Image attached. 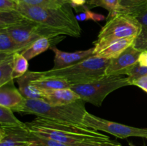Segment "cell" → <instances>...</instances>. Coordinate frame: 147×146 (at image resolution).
Returning <instances> with one entry per match:
<instances>
[{
	"label": "cell",
	"instance_id": "e0dca14e",
	"mask_svg": "<svg viewBox=\"0 0 147 146\" xmlns=\"http://www.w3.org/2000/svg\"><path fill=\"white\" fill-rule=\"evenodd\" d=\"M141 26L139 34L135 40L134 45L141 51L147 50V7L133 15Z\"/></svg>",
	"mask_w": 147,
	"mask_h": 146
},
{
	"label": "cell",
	"instance_id": "f1b7e54d",
	"mask_svg": "<svg viewBox=\"0 0 147 146\" xmlns=\"http://www.w3.org/2000/svg\"><path fill=\"white\" fill-rule=\"evenodd\" d=\"M126 75L128 76L129 82L135 80V79L139 78V77L147 75V67H142L137 63L131 70H129Z\"/></svg>",
	"mask_w": 147,
	"mask_h": 146
},
{
	"label": "cell",
	"instance_id": "d6986e66",
	"mask_svg": "<svg viewBox=\"0 0 147 146\" xmlns=\"http://www.w3.org/2000/svg\"><path fill=\"white\" fill-rule=\"evenodd\" d=\"M33 85L41 90H59V89L70 88L72 84L70 82L63 78L56 77H40L33 80Z\"/></svg>",
	"mask_w": 147,
	"mask_h": 146
},
{
	"label": "cell",
	"instance_id": "8992f818",
	"mask_svg": "<svg viewBox=\"0 0 147 146\" xmlns=\"http://www.w3.org/2000/svg\"><path fill=\"white\" fill-rule=\"evenodd\" d=\"M129 85L131 84L128 77H122L121 75H105L90 82L74 84L70 88L76 92L83 101L100 107L105 98L111 92Z\"/></svg>",
	"mask_w": 147,
	"mask_h": 146
},
{
	"label": "cell",
	"instance_id": "d590c367",
	"mask_svg": "<svg viewBox=\"0 0 147 146\" xmlns=\"http://www.w3.org/2000/svg\"><path fill=\"white\" fill-rule=\"evenodd\" d=\"M65 1H67V2H68V3H69V0H65Z\"/></svg>",
	"mask_w": 147,
	"mask_h": 146
},
{
	"label": "cell",
	"instance_id": "1f68e13d",
	"mask_svg": "<svg viewBox=\"0 0 147 146\" xmlns=\"http://www.w3.org/2000/svg\"><path fill=\"white\" fill-rule=\"evenodd\" d=\"M138 64L142 67H147V50L142 51L138 59Z\"/></svg>",
	"mask_w": 147,
	"mask_h": 146
},
{
	"label": "cell",
	"instance_id": "9a60e30c",
	"mask_svg": "<svg viewBox=\"0 0 147 146\" xmlns=\"http://www.w3.org/2000/svg\"><path fill=\"white\" fill-rule=\"evenodd\" d=\"M64 37L61 35L55 36V37H48V36L42 37L35 40L20 53L27 60H30L35 57L36 56L42 54L48 49H50L57 43L62 41Z\"/></svg>",
	"mask_w": 147,
	"mask_h": 146
},
{
	"label": "cell",
	"instance_id": "836d02e7",
	"mask_svg": "<svg viewBox=\"0 0 147 146\" xmlns=\"http://www.w3.org/2000/svg\"><path fill=\"white\" fill-rule=\"evenodd\" d=\"M115 143V142H114ZM111 144V143H109ZM109 144H106V145H102V144H98V143H81V144H79L78 146H108V145Z\"/></svg>",
	"mask_w": 147,
	"mask_h": 146
},
{
	"label": "cell",
	"instance_id": "ba28073f",
	"mask_svg": "<svg viewBox=\"0 0 147 146\" xmlns=\"http://www.w3.org/2000/svg\"><path fill=\"white\" fill-rule=\"evenodd\" d=\"M6 29L22 51L40 37L59 36L55 31L29 19L23 22Z\"/></svg>",
	"mask_w": 147,
	"mask_h": 146
},
{
	"label": "cell",
	"instance_id": "7402d4cb",
	"mask_svg": "<svg viewBox=\"0 0 147 146\" xmlns=\"http://www.w3.org/2000/svg\"><path fill=\"white\" fill-rule=\"evenodd\" d=\"M87 3L90 8L100 7L108 10L107 19L119 14L120 11V0H87Z\"/></svg>",
	"mask_w": 147,
	"mask_h": 146
},
{
	"label": "cell",
	"instance_id": "603a6c76",
	"mask_svg": "<svg viewBox=\"0 0 147 146\" xmlns=\"http://www.w3.org/2000/svg\"><path fill=\"white\" fill-rule=\"evenodd\" d=\"M146 7L147 0H120L119 13L133 16Z\"/></svg>",
	"mask_w": 147,
	"mask_h": 146
},
{
	"label": "cell",
	"instance_id": "277c9868",
	"mask_svg": "<svg viewBox=\"0 0 147 146\" xmlns=\"http://www.w3.org/2000/svg\"><path fill=\"white\" fill-rule=\"evenodd\" d=\"M111 60L93 55L65 68L40 72L41 77H56L70 82L72 85L90 82L105 76Z\"/></svg>",
	"mask_w": 147,
	"mask_h": 146
},
{
	"label": "cell",
	"instance_id": "9c48e42d",
	"mask_svg": "<svg viewBox=\"0 0 147 146\" xmlns=\"http://www.w3.org/2000/svg\"><path fill=\"white\" fill-rule=\"evenodd\" d=\"M141 52L142 51L136 48L134 44L131 45L119 57L111 60L105 72V75L127 74L129 70L138 63Z\"/></svg>",
	"mask_w": 147,
	"mask_h": 146
},
{
	"label": "cell",
	"instance_id": "4dcf8cb0",
	"mask_svg": "<svg viewBox=\"0 0 147 146\" xmlns=\"http://www.w3.org/2000/svg\"><path fill=\"white\" fill-rule=\"evenodd\" d=\"M130 83L131 85L137 86L139 88L147 92V75L131 80V81H130Z\"/></svg>",
	"mask_w": 147,
	"mask_h": 146
},
{
	"label": "cell",
	"instance_id": "3957f363",
	"mask_svg": "<svg viewBox=\"0 0 147 146\" xmlns=\"http://www.w3.org/2000/svg\"><path fill=\"white\" fill-rule=\"evenodd\" d=\"M86 102L77 100L73 103L63 105H51L43 100L26 99L15 112L23 114L34 115L57 122L84 126V120L88 111L85 107ZM85 127V126H84Z\"/></svg>",
	"mask_w": 147,
	"mask_h": 146
},
{
	"label": "cell",
	"instance_id": "484cf974",
	"mask_svg": "<svg viewBox=\"0 0 147 146\" xmlns=\"http://www.w3.org/2000/svg\"><path fill=\"white\" fill-rule=\"evenodd\" d=\"M26 4L43 8H59L69 4L65 0H14Z\"/></svg>",
	"mask_w": 147,
	"mask_h": 146
},
{
	"label": "cell",
	"instance_id": "f546056e",
	"mask_svg": "<svg viewBox=\"0 0 147 146\" xmlns=\"http://www.w3.org/2000/svg\"><path fill=\"white\" fill-rule=\"evenodd\" d=\"M17 9V3L14 0H0V11Z\"/></svg>",
	"mask_w": 147,
	"mask_h": 146
},
{
	"label": "cell",
	"instance_id": "7a4b0ae2",
	"mask_svg": "<svg viewBox=\"0 0 147 146\" xmlns=\"http://www.w3.org/2000/svg\"><path fill=\"white\" fill-rule=\"evenodd\" d=\"M17 10L29 19L55 31L59 35L80 37L82 30L70 4L59 8H43L17 1Z\"/></svg>",
	"mask_w": 147,
	"mask_h": 146
},
{
	"label": "cell",
	"instance_id": "ffe728a7",
	"mask_svg": "<svg viewBox=\"0 0 147 146\" xmlns=\"http://www.w3.org/2000/svg\"><path fill=\"white\" fill-rule=\"evenodd\" d=\"M22 51L6 28H0V53L14 54Z\"/></svg>",
	"mask_w": 147,
	"mask_h": 146
},
{
	"label": "cell",
	"instance_id": "ac0fdd59",
	"mask_svg": "<svg viewBox=\"0 0 147 146\" xmlns=\"http://www.w3.org/2000/svg\"><path fill=\"white\" fill-rule=\"evenodd\" d=\"M14 54L0 53V87L13 82Z\"/></svg>",
	"mask_w": 147,
	"mask_h": 146
},
{
	"label": "cell",
	"instance_id": "4316f807",
	"mask_svg": "<svg viewBox=\"0 0 147 146\" xmlns=\"http://www.w3.org/2000/svg\"><path fill=\"white\" fill-rule=\"evenodd\" d=\"M82 7L83 9V11H80L78 14L76 15L78 21H88V20H93V21L98 22V21H101L105 19V17L103 14L93 12V11H90L89 8H88L86 6H83Z\"/></svg>",
	"mask_w": 147,
	"mask_h": 146
},
{
	"label": "cell",
	"instance_id": "4fadbf2b",
	"mask_svg": "<svg viewBox=\"0 0 147 146\" xmlns=\"http://www.w3.org/2000/svg\"><path fill=\"white\" fill-rule=\"evenodd\" d=\"M41 77L40 72L28 71L23 76L17 79L19 90L26 99H39L43 100L42 90L33 85L32 82Z\"/></svg>",
	"mask_w": 147,
	"mask_h": 146
},
{
	"label": "cell",
	"instance_id": "52a82bcc",
	"mask_svg": "<svg viewBox=\"0 0 147 146\" xmlns=\"http://www.w3.org/2000/svg\"><path fill=\"white\" fill-rule=\"evenodd\" d=\"M83 125L85 127L109 133L118 138L126 139L131 137H137L147 139V128L135 127L110 121L89 113L86 115Z\"/></svg>",
	"mask_w": 147,
	"mask_h": 146
},
{
	"label": "cell",
	"instance_id": "30bf717a",
	"mask_svg": "<svg viewBox=\"0 0 147 146\" xmlns=\"http://www.w3.org/2000/svg\"><path fill=\"white\" fill-rule=\"evenodd\" d=\"M31 145V132L26 125L24 126H0V146Z\"/></svg>",
	"mask_w": 147,
	"mask_h": 146
},
{
	"label": "cell",
	"instance_id": "e575fe53",
	"mask_svg": "<svg viewBox=\"0 0 147 146\" xmlns=\"http://www.w3.org/2000/svg\"><path fill=\"white\" fill-rule=\"evenodd\" d=\"M108 146H122V145L121 144H119V143H118L116 141L115 143H111V144L108 145ZM129 146H134V145L131 143H129Z\"/></svg>",
	"mask_w": 147,
	"mask_h": 146
},
{
	"label": "cell",
	"instance_id": "5bb4252c",
	"mask_svg": "<svg viewBox=\"0 0 147 146\" xmlns=\"http://www.w3.org/2000/svg\"><path fill=\"white\" fill-rule=\"evenodd\" d=\"M25 100L22 93L14 85L13 82L0 87V106L8 107L15 112Z\"/></svg>",
	"mask_w": 147,
	"mask_h": 146
},
{
	"label": "cell",
	"instance_id": "2e32d148",
	"mask_svg": "<svg viewBox=\"0 0 147 146\" xmlns=\"http://www.w3.org/2000/svg\"><path fill=\"white\" fill-rule=\"evenodd\" d=\"M136 38V37H130L117 40L95 55L109 60L116 58L122 54L128 47L134 44Z\"/></svg>",
	"mask_w": 147,
	"mask_h": 146
},
{
	"label": "cell",
	"instance_id": "83f0119b",
	"mask_svg": "<svg viewBox=\"0 0 147 146\" xmlns=\"http://www.w3.org/2000/svg\"><path fill=\"white\" fill-rule=\"evenodd\" d=\"M31 142L32 146H70L48 137L37 135L32 133H31Z\"/></svg>",
	"mask_w": 147,
	"mask_h": 146
},
{
	"label": "cell",
	"instance_id": "cb8c5ba5",
	"mask_svg": "<svg viewBox=\"0 0 147 146\" xmlns=\"http://www.w3.org/2000/svg\"><path fill=\"white\" fill-rule=\"evenodd\" d=\"M25 125L14 116L11 109L0 106V126H24Z\"/></svg>",
	"mask_w": 147,
	"mask_h": 146
},
{
	"label": "cell",
	"instance_id": "d6a6232c",
	"mask_svg": "<svg viewBox=\"0 0 147 146\" xmlns=\"http://www.w3.org/2000/svg\"><path fill=\"white\" fill-rule=\"evenodd\" d=\"M86 3H87V0H69V4H70V6L76 9L78 7L85 6Z\"/></svg>",
	"mask_w": 147,
	"mask_h": 146
},
{
	"label": "cell",
	"instance_id": "8fae6325",
	"mask_svg": "<svg viewBox=\"0 0 147 146\" xmlns=\"http://www.w3.org/2000/svg\"><path fill=\"white\" fill-rule=\"evenodd\" d=\"M55 53L54 67L53 70L65 68L69 66L73 65L85 59L94 55L95 47L86 50L75 52H66L57 49L55 46L50 48Z\"/></svg>",
	"mask_w": 147,
	"mask_h": 146
},
{
	"label": "cell",
	"instance_id": "d4e9b609",
	"mask_svg": "<svg viewBox=\"0 0 147 146\" xmlns=\"http://www.w3.org/2000/svg\"><path fill=\"white\" fill-rule=\"evenodd\" d=\"M28 60L20 52L14 54V70L13 78L18 79L28 72Z\"/></svg>",
	"mask_w": 147,
	"mask_h": 146
},
{
	"label": "cell",
	"instance_id": "5b68a950",
	"mask_svg": "<svg viewBox=\"0 0 147 146\" xmlns=\"http://www.w3.org/2000/svg\"><path fill=\"white\" fill-rule=\"evenodd\" d=\"M141 26L133 16L126 14H116L107 19L100 29L98 38L93 42L94 55L119 40L130 37H137Z\"/></svg>",
	"mask_w": 147,
	"mask_h": 146
},
{
	"label": "cell",
	"instance_id": "6da1fadb",
	"mask_svg": "<svg viewBox=\"0 0 147 146\" xmlns=\"http://www.w3.org/2000/svg\"><path fill=\"white\" fill-rule=\"evenodd\" d=\"M31 133L48 137L70 146H78L85 143L106 145L116 141L97 130L70 123H64L44 117H37L32 121L26 123Z\"/></svg>",
	"mask_w": 147,
	"mask_h": 146
},
{
	"label": "cell",
	"instance_id": "7c38bea8",
	"mask_svg": "<svg viewBox=\"0 0 147 146\" xmlns=\"http://www.w3.org/2000/svg\"><path fill=\"white\" fill-rule=\"evenodd\" d=\"M42 92L43 94V100L51 105H63L70 104L80 99V96L71 88L42 90Z\"/></svg>",
	"mask_w": 147,
	"mask_h": 146
},
{
	"label": "cell",
	"instance_id": "44dd1931",
	"mask_svg": "<svg viewBox=\"0 0 147 146\" xmlns=\"http://www.w3.org/2000/svg\"><path fill=\"white\" fill-rule=\"evenodd\" d=\"M28 19L17 9L0 11V28H8Z\"/></svg>",
	"mask_w": 147,
	"mask_h": 146
}]
</instances>
